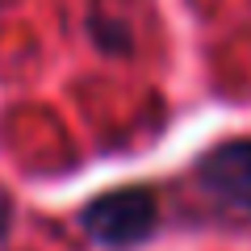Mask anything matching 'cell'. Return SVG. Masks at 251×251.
Listing matches in <instances>:
<instances>
[{"instance_id":"cell-1","label":"cell","mask_w":251,"mask_h":251,"mask_svg":"<svg viewBox=\"0 0 251 251\" xmlns=\"http://www.w3.org/2000/svg\"><path fill=\"white\" fill-rule=\"evenodd\" d=\"M80 222L88 239H97L100 247H130V243H143L151 234L155 197L147 188H109L92 205H84Z\"/></svg>"},{"instance_id":"cell-2","label":"cell","mask_w":251,"mask_h":251,"mask_svg":"<svg viewBox=\"0 0 251 251\" xmlns=\"http://www.w3.org/2000/svg\"><path fill=\"white\" fill-rule=\"evenodd\" d=\"M197 180L218 205L251 218V138L222 143L201 159Z\"/></svg>"},{"instance_id":"cell-3","label":"cell","mask_w":251,"mask_h":251,"mask_svg":"<svg viewBox=\"0 0 251 251\" xmlns=\"http://www.w3.org/2000/svg\"><path fill=\"white\" fill-rule=\"evenodd\" d=\"M4 226H9V197L0 193V234H4Z\"/></svg>"}]
</instances>
